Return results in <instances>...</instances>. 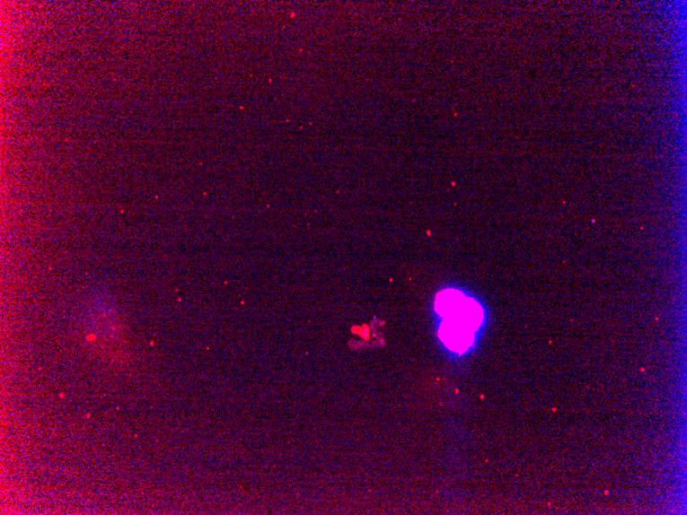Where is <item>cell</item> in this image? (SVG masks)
<instances>
[{
    "label": "cell",
    "mask_w": 687,
    "mask_h": 515,
    "mask_svg": "<svg viewBox=\"0 0 687 515\" xmlns=\"http://www.w3.org/2000/svg\"><path fill=\"white\" fill-rule=\"evenodd\" d=\"M436 309L445 320L463 324L473 331L483 321V311L478 302L466 299L462 293L455 291H445L438 294Z\"/></svg>",
    "instance_id": "obj_1"
},
{
    "label": "cell",
    "mask_w": 687,
    "mask_h": 515,
    "mask_svg": "<svg viewBox=\"0 0 687 515\" xmlns=\"http://www.w3.org/2000/svg\"><path fill=\"white\" fill-rule=\"evenodd\" d=\"M474 331L469 327L449 320H445L440 329V336L445 345L455 352L463 353L470 348L473 341Z\"/></svg>",
    "instance_id": "obj_2"
}]
</instances>
